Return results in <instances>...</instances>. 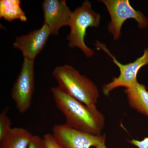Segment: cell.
I'll return each instance as SVG.
<instances>
[{"instance_id":"1","label":"cell","mask_w":148,"mask_h":148,"mask_svg":"<svg viewBox=\"0 0 148 148\" xmlns=\"http://www.w3.org/2000/svg\"><path fill=\"white\" fill-rule=\"evenodd\" d=\"M51 90L56 106L66 118V124L80 131L101 135L105 118L96 106H88L77 101L58 86Z\"/></svg>"},{"instance_id":"2","label":"cell","mask_w":148,"mask_h":148,"mask_svg":"<svg viewBox=\"0 0 148 148\" xmlns=\"http://www.w3.org/2000/svg\"><path fill=\"white\" fill-rule=\"evenodd\" d=\"M52 75L66 94L88 106H96L99 97L98 88L73 67L67 65L58 66L53 70Z\"/></svg>"},{"instance_id":"3","label":"cell","mask_w":148,"mask_h":148,"mask_svg":"<svg viewBox=\"0 0 148 148\" xmlns=\"http://www.w3.org/2000/svg\"><path fill=\"white\" fill-rule=\"evenodd\" d=\"M101 18V15L92 9L88 1H85L76 9L72 12L69 25L71 31L67 38L69 47L78 48L88 58L94 55V51L86 45L85 37L88 27L97 28L99 26Z\"/></svg>"},{"instance_id":"4","label":"cell","mask_w":148,"mask_h":148,"mask_svg":"<svg viewBox=\"0 0 148 148\" xmlns=\"http://www.w3.org/2000/svg\"><path fill=\"white\" fill-rule=\"evenodd\" d=\"M110 16L108 29L117 40L121 36L122 27L129 19H133L140 29H145L148 27V18L140 11L135 10L128 0H102Z\"/></svg>"},{"instance_id":"5","label":"cell","mask_w":148,"mask_h":148,"mask_svg":"<svg viewBox=\"0 0 148 148\" xmlns=\"http://www.w3.org/2000/svg\"><path fill=\"white\" fill-rule=\"evenodd\" d=\"M95 45L108 54L119 69V76L114 77L112 82L103 86V91L105 95L108 96L112 90L117 88H129L134 86L138 82L137 76L139 71L143 67L148 64V47L145 49L142 56L133 62L123 64L117 60L105 44L96 41Z\"/></svg>"},{"instance_id":"6","label":"cell","mask_w":148,"mask_h":148,"mask_svg":"<svg viewBox=\"0 0 148 148\" xmlns=\"http://www.w3.org/2000/svg\"><path fill=\"white\" fill-rule=\"evenodd\" d=\"M34 61L24 58L20 73L11 90L12 99L19 112L30 108L35 89Z\"/></svg>"},{"instance_id":"7","label":"cell","mask_w":148,"mask_h":148,"mask_svg":"<svg viewBox=\"0 0 148 148\" xmlns=\"http://www.w3.org/2000/svg\"><path fill=\"white\" fill-rule=\"evenodd\" d=\"M52 131L56 140L64 148H96L106 143L105 135L80 131L66 123L55 125Z\"/></svg>"},{"instance_id":"8","label":"cell","mask_w":148,"mask_h":148,"mask_svg":"<svg viewBox=\"0 0 148 148\" xmlns=\"http://www.w3.org/2000/svg\"><path fill=\"white\" fill-rule=\"evenodd\" d=\"M44 22L51 35H57L61 27L69 26L72 12L65 0H45L42 4Z\"/></svg>"},{"instance_id":"9","label":"cell","mask_w":148,"mask_h":148,"mask_svg":"<svg viewBox=\"0 0 148 148\" xmlns=\"http://www.w3.org/2000/svg\"><path fill=\"white\" fill-rule=\"evenodd\" d=\"M51 34L50 29L43 24L40 29L16 38L13 43L14 47L22 52L24 58L34 61L36 56L44 47Z\"/></svg>"},{"instance_id":"10","label":"cell","mask_w":148,"mask_h":148,"mask_svg":"<svg viewBox=\"0 0 148 148\" xmlns=\"http://www.w3.org/2000/svg\"><path fill=\"white\" fill-rule=\"evenodd\" d=\"M125 92L130 106L148 116V91L145 86L138 82L134 86L126 88Z\"/></svg>"},{"instance_id":"11","label":"cell","mask_w":148,"mask_h":148,"mask_svg":"<svg viewBox=\"0 0 148 148\" xmlns=\"http://www.w3.org/2000/svg\"><path fill=\"white\" fill-rule=\"evenodd\" d=\"M34 135L22 127H14L0 141V148H28Z\"/></svg>"},{"instance_id":"12","label":"cell","mask_w":148,"mask_h":148,"mask_svg":"<svg viewBox=\"0 0 148 148\" xmlns=\"http://www.w3.org/2000/svg\"><path fill=\"white\" fill-rule=\"evenodd\" d=\"M19 0H1L0 17L11 22L16 19L25 22L27 20L25 12L22 10Z\"/></svg>"},{"instance_id":"13","label":"cell","mask_w":148,"mask_h":148,"mask_svg":"<svg viewBox=\"0 0 148 148\" xmlns=\"http://www.w3.org/2000/svg\"><path fill=\"white\" fill-rule=\"evenodd\" d=\"M8 109L0 114V141L5 138L11 131V122L7 115Z\"/></svg>"},{"instance_id":"14","label":"cell","mask_w":148,"mask_h":148,"mask_svg":"<svg viewBox=\"0 0 148 148\" xmlns=\"http://www.w3.org/2000/svg\"><path fill=\"white\" fill-rule=\"evenodd\" d=\"M43 138L47 148H64L56 140L52 134H46Z\"/></svg>"},{"instance_id":"15","label":"cell","mask_w":148,"mask_h":148,"mask_svg":"<svg viewBox=\"0 0 148 148\" xmlns=\"http://www.w3.org/2000/svg\"><path fill=\"white\" fill-rule=\"evenodd\" d=\"M28 148H47L43 138L34 135Z\"/></svg>"},{"instance_id":"16","label":"cell","mask_w":148,"mask_h":148,"mask_svg":"<svg viewBox=\"0 0 148 148\" xmlns=\"http://www.w3.org/2000/svg\"><path fill=\"white\" fill-rule=\"evenodd\" d=\"M129 142L130 144L138 148H148V137L140 141L132 139Z\"/></svg>"},{"instance_id":"17","label":"cell","mask_w":148,"mask_h":148,"mask_svg":"<svg viewBox=\"0 0 148 148\" xmlns=\"http://www.w3.org/2000/svg\"><path fill=\"white\" fill-rule=\"evenodd\" d=\"M95 148H107V147H106V143L101 144V145L98 146V147H96Z\"/></svg>"}]
</instances>
